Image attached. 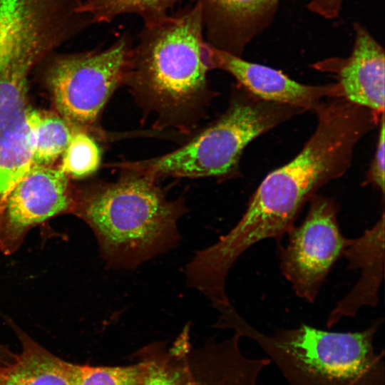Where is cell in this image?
<instances>
[{
	"mask_svg": "<svg viewBox=\"0 0 385 385\" xmlns=\"http://www.w3.org/2000/svg\"><path fill=\"white\" fill-rule=\"evenodd\" d=\"M313 111L317 115L314 133L292 160L265 177L230 230L239 246L248 249L263 240L279 241L288 234L304 204L321 187L346 173L355 146L384 114L344 96L324 98Z\"/></svg>",
	"mask_w": 385,
	"mask_h": 385,
	"instance_id": "1",
	"label": "cell"
},
{
	"mask_svg": "<svg viewBox=\"0 0 385 385\" xmlns=\"http://www.w3.org/2000/svg\"><path fill=\"white\" fill-rule=\"evenodd\" d=\"M210 46L197 2L144 25L124 85L145 113L153 115L155 129L189 134L205 115L214 96L207 81Z\"/></svg>",
	"mask_w": 385,
	"mask_h": 385,
	"instance_id": "2",
	"label": "cell"
},
{
	"mask_svg": "<svg viewBox=\"0 0 385 385\" xmlns=\"http://www.w3.org/2000/svg\"><path fill=\"white\" fill-rule=\"evenodd\" d=\"M155 182L120 171L115 182L76 192L72 214L91 229L108 267L135 270L178 244L184 200H168Z\"/></svg>",
	"mask_w": 385,
	"mask_h": 385,
	"instance_id": "3",
	"label": "cell"
},
{
	"mask_svg": "<svg viewBox=\"0 0 385 385\" xmlns=\"http://www.w3.org/2000/svg\"><path fill=\"white\" fill-rule=\"evenodd\" d=\"M381 322L354 332L303 324L267 335L234 310L222 320V327L258 344L288 385H385L384 352L376 351L374 345Z\"/></svg>",
	"mask_w": 385,
	"mask_h": 385,
	"instance_id": "4",
	"label": "cell"
},
{
	"mask_svg": "<svg viewBox=\"0 0 385 385\" xmlns=\"http://www.w3.org/2000/svg\"><path fill=\"white\" fill-rule=\"evenodd\" d=\"M305 111L302 107L260 99L237 85L225 112L180 148L158 157L123 160L113 166L155 181L168 177H230L250 142Z\"/></svg>",
	"mask_w": 385,
	"mask_h": 385,
	"instance_id": "5",
	"label": "cell"
},
{
	"mask_svg": "<svg viewBox=\"0 0 385 385\" xmlns=\"http://www.w3.org/2000/svg\"><path fill=\"white\" fill-rule=\"evenodd\" d=\"M133 47L125 34L104 50L71 53L56 50L38 63L58 114L72 128L107 138L99 118L113 93L125 83Z\"/></svg>",
	"mask_w": 385,
	"mask_h": 385,
	"instance_id": "6",
	"label": "cell"
},
{
	"mask_svg": "<svg viewBox=\"0 0 385 385\" xmlns=\"http://www.w3.org/2000/svg\"><path fill=\"white\" fill-rule=\"evenodd\" d=\"M309 202L306 218L288 233L279 255L282 274L296 294L313 303L349 239L341 232L333 200L315 194Z\"/></svg>",
	"mask_w": 385,
	"mask_h": 385,
	"instance_id": "7",
	"label": "cell"
},
{
	"mask_svg": "<svg viewBox=\"0 0 385 385\" xmlns=\"http://www.w3.org/2000/svg\"><path fill=\"white\" fill-rule=\"evenodd\" d=\"M82 0H0V56L43 59L93 24Z\"/></svg>",
	"mask_w": 385,
	"mask_h": 385,
	"instance_id": "8",
	"label": "cell"
},
{
	"mask_svg": "<svg viewBox=\"0 0 385 385\" xmlns=\"http://www.w3.org/2000/svg\"><path fill=\"white\" fill-rule=\"evenodd\" d=\"M76 192L59 168L31 165L0 205V251L16 252L36 226L66 213H73Z\"/></svg>",
	"mask_w": 385,
	"mask_h": 385,
	"instance_id": "9",
	"label": "cell"
},
{
	"mask_svg": "<svg viewBox=\"0 0 385 385\" xmlns=\"http://www.w3.org/2000/svg\"><path fill=\"white\" fill-rule=\"evenodd\" d=\"M210 58L212 69L229 73L237 85L267 101L297 106L308 111L313 110L324 98L344 96L337 82L319 86L302 84L281 71L247 61L211 46Z\"/></svg>",
	"mask_w": 385,
	"mask_h": 385,
	"instance_id": "10",
	"label": "cell"
},
{
	"mask_svg": "<svg viewBox=\"0 0 385 385\" xmlns=\"http://www.w3.org/2000/svg\"><path fill=\"white\" fill-rule=\"evenodd\" d=\"M354 47L349 56L327 59L315 66L335 73L348 101L384 113V50L361 24L354 23Z\"/></svg>",
	"mask_w": 385,
	"mask_h": 385,
	"instance_id": "11",
	"label": "cell"
},
{
	"mask_svg": "<svg viewBox=\"0 0 385 385\" xmlns=\"http://www.w3.org/2000/svg\"><path fill=\"white\" fill-rule=\"evenodd\" d=\"M280 0H197L206 42L241 56L245 47L272 22Z\"/></svg>",
	"mask_w": 385,
	"mask_h": 385,
	"instance_id": "12",
	"label": "cell"
},
{
	"mask_svg": "<svg viewBox=\"0 0 385 385\" xmlns=\"http://www.w3.org/2000/svg\"><path fill=\"white\" fill-rule=\"evenodd\" d=\"M342 257L350 270H359L360 277L327 318L331 328L342 318L354 317L364 306L375 307L379 290L384 277V211L378 221L356 239H349Z\"/></svg>",
	"mask_w": 385,
	"mask_h": 385,
	"instance_id": "13",
	"label": "cell"
},
{
	"mask_svg": "<svg viewBox=\"0 0 385 385\" xmlns=\"http://www.w3.org/2000/svg\"><path fill=\"white\" fill-rule=\"evenodd\" d=\"M21 349L0 374V385H74L76 364L39 344L14 322Z\"/></svg>",
	"mask_w": 385,
	"mask_h": 385,
	"instance_id": "14",
	"label": "cell"
},
{
	"mask_svg": "<svg viewBox=\"0 0 385 385\" xmlns=\"http://www.w3.org/2000/svg\"><path fill=\"white\" fill-rule=\"evenodd\" d=\"M28 122L32 138L31 165H50L62 156L76 129L59 114L31 110Z\"/></svg>",
	"mask_w": 385,
	"mask_h": 385,
	"instance_id": "15",
	"label": "cell"
},
{
	"mask_svg": "<svg viewBox=\"0 0 385 385\" xmlns=\"http://www.w3.org/2000/svg\"><path fill=\"white\" fill-rule=\"evenodd\" d=\"M179 0H82L78 11L92 23H109L125 14L138 15L144 25L157 23L168 16V11Z\"/></svg>",
	"mask_w": 385,
	"mask_h": 385,
	"instance_id": "16",
	"label": "cell"
},
{
	"mask_svg": "<svg viewBox=\"0 0 385 385\" xmlns=\"http://www.w3.org/2000/svg\"><path fill=\"white\" fill-rule=\"evenodd\" d=\"M101 153L89 133L75 130L62 155L59 169L68 177L83 178L94 173L100 167Z\"/></svg>",
	"mask_w": 385,
	"mask_h": 385,
	"instance_id": "17",
	"label": "cell"
},
{
	"mask_svg": "<svg viewBox=\"0 0 385 385\" xmlns=\"http://www.w3.org/2000/svg\"><path fill=\"white\" fill-rule=\"evenodd\" d=\"M146 361L125 366L75 365L74 385H143Z\"/></svg>",
	"mask_w": 385,
	"mask_h": 385,
	"instance_id": "18",
	"label": "cell"
},
{
	"mask_svg": "<svg viewBox=\"0 0 385 385\" xmlns=\"http://www.w3.org/2000/svg\"><path fill=\"white\" fill-rule=\"evenodd\" d=\"M143 385H192L185 371L170 359H146Z\"/></svg>",
	"mask_w": 385,
	"mask_h": 385,
	"instance_id": "19",
	"label": "cell"
},
{
	"mask_svg": "<svg viewBox=\"0 0 385 385\" xmlns=\"http://www.w3.org/2000/svg\"><path fill=\"white\" fill-rule=\"evenodd\" d=\"M379 133L376 150L366 176L365 183L372 184L384 195V113L379 121Z\"/></svg>",
	"mask_w": 385,
	"mask_h": 385,
	"instance_id": "20",
	"label": "cell"
},
{
	"mask_svg": "<svg viewBox=\"0 0 385 385\" xmlns=\"http://www.w3.org/2000/svg\"><path fill=\"white\" fill-rule=\"evenodd\" d=\"M345 0H309L307 9L312 13L327 19L337 18Z\"/></svg>",
	"mask_w": 385,
	"mask_h": 385,
	"instance_id": "21",
	"label": "cell"
},
{
	"mask_svg": "<svg viewBox=\"0 0 385 385\" xmlns=\"http://www.w3.org/2000/svg\"><path fill=\"white\" fill-rule=\"evenodd\" d=\"M15 356V352H13L9 346L0 343V372L13 361Z\"/></svg>",
	"mask_w": 385,
	"mask_h": 385,
	"instance_id": "22",
	"label": "cell"
},
{
	"mask_svg": "<svg viewBox=\"0 0 385 385\" xmlns=\"http://www.w3.org/2000/svg\"><path fill=\"white\" fill-rule=\"evenodd\" d=\"M1 57H3V56H1ZM3 58H7V57H3ZM9 58H26V57L15 56V57H9ZM28 58V59H30V60L31 59V58ZM31 60L36 62V63H39V62H38V61H35L34 59H31Z\"/></svg>",
	"mask_w": 385,
	"mask_h": 385,
	"instance_id": "23",
	"label": "cell"
}]
</instances>
